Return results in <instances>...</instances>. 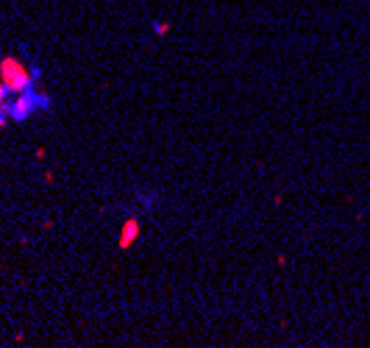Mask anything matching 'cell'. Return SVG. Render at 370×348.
Listing matches in <instances>:
<instances>
[{"instance_id": "cell-1", "label": "cell", "mask_w": 370, "mask_h": 348, "mask_svg": "<svg viewBox=\"0 0 370 348\" xmlns=\"http://www.w3.org/2000/svg\"><path fill=\"white\" fill-rule=\"evenodd\" d=\"M36 78H39V70H36V67H28L23 59H17V56H3V59H0V81L9 86L12 95L34 90Z\"/></svg>"}, {"instance_id": "cell-2", "label": "cell", "mask_w": 370, "mask_h": 348, "mask_svg": "<svg viewBox=\"0 0 370 348\" xmlns=\"http://www.w3.org/2000/svg\"><path fill=\"white\" fill-rule=\"evenodd\" d=\"M36 109H50V95H42V92L28 90V92H20V95H12L9 114H12V120L23 123V120H28Z\"/></svg>"}, {"instance_id": "cell-3", "label": "cell", "mask_w": 370, "mask_h": 348, "mask_svg": "<svg viewBox=\"0 0 370 348\" xmlns=\"http://www.w3.org/2000/svg\"><path fill=\"white\" fill-rule=\"evenodd\" d=\"M139 231H142L139 217L137 215L126 217V223H123V228H120V237H117V248H120V251H128V248L139 240Z\"/></svg>"}, {"instance_id": "cell-4", "label": "cell", "mask_w": 370, "mask_h": 348, "mask_svg": "<svg viewBox=\"0 0 370 348\" xmlns=\"http://www.w3.org/2000/svg\"><path fill=\"white\" fill-rule=\"evenodd\" d=\"M153 34H156V36H167V34H170V23H167V20H159V23H153Z\"/></svg>"}, {"instance_id": "cell-5", "label": "cell", "mask_w": 370, "mask_h": 348, "mask_svg": "<svg viewBox=\"0 0 370 348\" xmlns=\"http://www.w3.org/2000/svg\"><path fill=\"white\" fill-rule=\"evenodd\" d=\"M34 156H36V159H39V162H45V156H48V150H45V148H42V145H39V148H36V150H34Z\"/></svg>"}]
</instances>
